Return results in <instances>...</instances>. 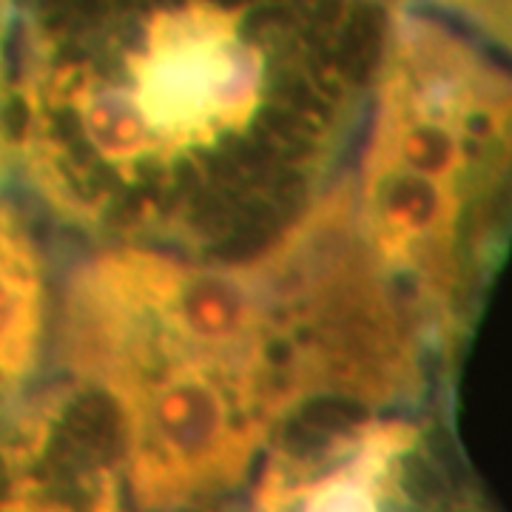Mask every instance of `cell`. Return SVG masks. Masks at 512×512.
<instances>
[{"mask_svg":"<svg viewBox=\"0 0 512 512\" xmlns=\"http://www.w3.org/2000/svg\"><path fill=\"white\" fill-rule=\"evenodd\" d=\"M35 376L72 379L109 404L128 498L146 512L202 510L231 493L313 399L268 248L242 259L103 248L60 279L52 262Z\"/></svg>","mask_w":512,"mask_h":512,"instance_id":"obj_2","label":"cell"},{"mask_svg":"<svg viewBox=\"0 0 512 512\" xmlns=\"http://www.w3.org/2000/svg\"><path fill=\"white\" fill-rule=\"evenodd\" d=\"M251 512H484L433 433L396 410L316 402L271 439Z\"/></svg>","mask_w":512,"mask_h":512,"instance_id":"obj_4","label":"cell"},{"mask_svg":"<svg viewBox=\"0 0 512 512\" xmlns=\"http://www.w3.org/2000/svg\"><path fill=\"white\" fill-rule=\"evenodd\" d=\"M402 0H0V174L60 231L265 251L339 183Z\"/></svg>","mask_w":512,"mask_h":512,"instance_id":"obj_1","label":"cell"},{"mask_svg":"<svg viewBox=\"0 0 512 512\" xmlns=\"http://www.w3.org/2000/svg\"><path fill=\"white\" fill-rule=\"evenodd\" d=\"M350 180L376 268L441 362L473 319L512 222V69L399 3Z\"/></svg>","mask_w":512,"mask_h":512,"instance_id":"obj_3","label":"cell"}]
</instances>
